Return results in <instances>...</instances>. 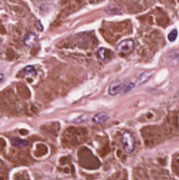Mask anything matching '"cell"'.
Segmentation results:
<instances>
[{
	"label": "cell",
	"instance_id": "1",
	"mask_svg": "<svg viewBox=\"0 0 179 180\" xmlns=\"http://www.w3.org/2000/svg\"><path fill=\"white\" fill-rule=\"evenodd\" d=\"M78 161L81 167L89 170H95L101 165V163L97 157L88 150H81L78 153Z\"/></svg>",
	"mask_w": 179,
	"mask_h": 180
},
{
	"label": "cell",
	"instance_id": "2",
	"mask_svg": "<svg viewBox=\"0 0 179 180\" xmlns=\"http://www.w3.org/2000/svg\"><path fill=\"white\" fill-rule=\"evenodd\" d=\"M121 140L124 151L127 153H132L135 147V140L132 134L128 131L124 132Z\"/></svg>",
	"mask_w": 179,
	"mask_h": 180
},
{
	"label": "cell",
	"instance_id": "3",
	"mask_svg": "<svg viewBox=\"0 0 179 180\" xmlns=\"http://www.w3.org/2000/svg\"><path fill=\"white\" fill-rule=\"evenodd\" d=\"M135 45L134 41L127 39L121 41L117 47V51L119 54L124 56L130 55L134 50Z\"/></svg>",
	"mask_w": 179,
	"mask_h": 180
},
{
	"label": "cell",
	"instance_id": "4",
	"mask_svg": "<svg viewBox=\"0 0 179 180\" xmlns=\"http://www.w3.org/2000/svg\"><path fill=\"white\" fill-rule=\"evenodd\" d=\"M124 84L120 81H114L112 82L109 87L108 92L111 96L117 95L118 93L123 91Z\"/></svg>",
	"mask_w": 179,
	"mask_h": 180
},
{
	"label": "cell",
	"instance_id": "5",
	"mask_svg": "<svg viewBox=\"0 0 179 180\" xmlns=\"http://www.w3.org/2000/svg\"><path fill=\"white\" fill-rule=\"evenodd\" d=\"M24 42L27 47H34L36 46L39 42V38L35 33H28L24 37Z\"/></svg>",
	"mask_w": 179,
	"mask_h": 180
},
{
	"label": "cell",
	"instance_id": "6",
	"mask_svg": "<svg viewBox=\"0 0 179 180\" xmlns=\"http://www.w3.org/2000/svg\"><path fill=\"white\" fill-rule=\"evenodd\" d=\"M109 118L108 115L104 112H101L95 114L92 118V121L97 124H102L107 121Z\"/></svg>",
	"mask_w": 179,
	"mask_h": 180
},
{
	"label": "cell",
	"instance_id": "7",
	"mask_svg": "<svg viewBox=\"0 0 179 180\" xmlns=\"http://www.w3.org/2000/svg\"><path fill=\"white\" fill-rule=\"evenodd\" d=\"M152 74H153V73L151 71H146V72H143V73H142L139 76V77L138 79L137 82L138 84L140 85V84L144 83L145 82H147L152 76Z\"/></svg>",
	"mask_w": 179,
	"mask_h": 180
},
{
	"label": "cell",
	"instance_id": "8",
	"mask_svg": "<svg viewBox=\"0 0 179 180\" xmlns=\"http://www.w3.org/2000/svg\"><path fill=\"white\" fill-rule=\"evenodd\" d=\"M12 144L16 147H26L29 143V142L20 138L13 137L11 140Z\"/></svg>",
	"mask_w": 179,
	"mask_h": 180
},
{
	"label": "cell",
	"instance_id": "9",
	"mask_svg": "<svg viewBox=\"0 0 179 180\" xmlns=\"http://www.w3.org/2000/svg\"><path fill=\"white\" fill-rule=\"evenodd\" d=\"M24 73L27 76H35L36 74V71L32 66H26L24 69Z\"/></svg>",
	"mask_w": 179,
	"mask_h": 180
},
{
	"label": "cell",
	"instance_id": "10",
	"mask_svg": "<svg viewBox=\"0 0 179 180\" xmlns=\"http://www.w3.org/2000/svg\"><path fill=\"white\" fill-rule=\"evenodd\" d=\"M106 50L104 48H101L98 50L97 56L98 59L102 61H104L106 59Z\"/></svg>",
	"mask_w": 179,
	"mask_h": 180
},
{
	"label": "cell",
	"instance_id": "11",
	"mask_svg": "<svg viewBox=\"0 0 179 180\" xmlns=\"http://www.w3.org/2000/svg\"><path fill=\"white\" fill-rule=\"evenodd\" d=\"M135 86L134 84L132 82H129L125 84H124V88H123V92L126 93V92H129L131 90H132Z\"/></svg>",
	"mask_w": 179,
	"mask_h": 180
},
{
	"label": "cell",
	"instance_id": "12",
	"mask_svg": "<svg viewBox=\"0 0 179 180\" xmlns=\"http://www.w3.org/2000/svg\"><path fill=\"white\" fill-rule=\"evenodd\" d=\"M178 36V31L176 29H173L168 35V39L170 42H173L176 40Z\"/></svg>",
	"mask_w": 179,
	"mask_h": 180
}]
</instances>
